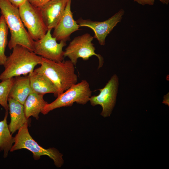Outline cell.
<instances>
[{
	"mask_svg": "<svg viewBox=\"0 0 169 169\" xmlns=\"http://www.w3.org/2000/svg\"><path fill=\"white\" fill-rule=\"evenodd\" d=\"M40 65L34 71L50 80L56 89L57 97L77 83L75 66L69 60L56 62L42 57Z\"/></svg>",
	"mask_w": 169,
	"mask_h": 169,
	"instance_id": "cell-1",
	"label": "cell"
},
{
	"mask_svg": "<svg viewBox=\"0 0 169 169\" xmlns=\"http://www.w3.org/2000/svg\"><path fill=\"white\" fill-rule=\"evenodd\" d=\"M8 111H6L3 120L0 121V150L3 151V157H7L14 142L7 122Z\"/></svg>",
	"mask_w": 169,
	"mask_h": 169,
	"instance_id": "cell-17",
	"label": "cell"
},
{
	"mask_svg": "<svg viewBox=\"0 0 169 169\" xmlns=\"http://www.w3.org/2000/svg\"><path fill=\"white\" fill-rule=\"evenodd\" d=\"M28 125V123H26L18 130L10 151L26 149L32 153L35 160L39 159L41 156H47L53 160L56 167H61L64 163L63 154L55 148L45 149L40 146L30 135Z\"/></svg>",
	"mask_w": 169,
	"mask_h": 169,
	"instance_id": "cell-4",
	"label": "cell"
},
{
	"mask_svg": "<svg viewBox=\"0 0 169 169\" xmlns=\"http://www.w3.org/2000/svg\"><path fill=\"white\" fill-rule=\"evenodd\" d=\"M125 13L121 9L108 19L103 21H93L82 18L76 22L79 27H85L91 28L94 32V38H96L101 45H105V39L114 28L121 21Z\"/></svg>",
	"mask_w": 169,
	"mask_h": 169,
	"instance_id": "cell-10",
	"label": "cell"
},
{
	"mask_svg": "<svg viewBox=\"0 0 169 169\" xmlns=\"http://www.w3.org/2000/svg\"><path fill=\"white\" fill-rule=\"evenodd\" d=\"M28 75L32 92L44 95L47 93H53L54 96L57 97L55 87L47 77L34 71Z\"/></svg>",
	"mask_w": 169,
	"mask_h": 169,
	"instance_id": "cell-15",
	"label": "cell"
},
{
	"mask_svg": "<svg viewBox=\"0 0 169 169\" xmlns=\"http://www.w3.org/2000/svg\"><path fill=\"white\" fill-rule=\"evenodd\" d=\"M18 9L21 19L32 39L36 41L43 37L48 29L38 8L28 0Z\"/></svg>",
	"mask_w": 169,
	"mask_h": 169,
	"instance_id": "cell-7",
	"label": "cell"
},
{
	"mask_svg": "<svg viewBox=\"0 0 169 169\" xmlns=\"http://www.w3.org/2000/svg\"><path fill=\"white\" fill-rule=\"evenodd\" d=\"M8 102L11 118L8 127L12 134L28 123V119L26 117L23 105L10 97L8 98Z\"/></svg>",
	"mask_w": 169,
	"mask_h": 169,
	"instance_id": "cell-13",
	"label": "cell"
},
{
	"mask_svg": "<svg viewBox=\"0 0 169 169\" xmlns=\"http://www.w3.org/2000/svg\"><path fill=\"white\" fill-rule=\"evenodd\" d=\"M164 4L168 5L169 3V0H158Z\"/></svg>",
	"mask_w": 169,
	"mask_h": 169,
	"instance_id": "cell-23",
	"label": "cell"
},
{
	"mask_svg": "<svg viewBox=\"0 0 169 169\" xmlns=\"http://www.w3.org/2000/svg\"><path fill=\"white\" fill-rule=\"evenodd\" d=\"M92 93L88 82L82 80L59 95L54 101L47 104L41 113L45 115L56 108L72 106L74 102L84 105L89 101Z\"/></svg>",
	"mask_w": 169,
	"mask_h": 169,
	"instance_id": "cell-5",
	"label": "cell"
},
{
	"mask_svg": "<svg viewBox=\"0 0 169 169\" xmlns=\"http://www.w3.org/2000/svg\"><path fill=\"white\" fill-rule=\"evenodd\" d=\"M14 78V83L8 97L13 98L23 105L28 96L32 92L29 76H18Z\"/></svg>",
	"mask_w": 169,
	"mask_h": 169,
	"instance_id": "cell-14",
	"label": "cell"
},
{
	"mask_svg": "<svg viewBox=\"0 0 169 169\" xmlns=\"http://www.w3.org/2000/svg\"><path fill=\"white\" fill-rule=\"evenodd\" d=\"M51 29H48L41 38L34 41L33 52L41 57L56 62L63 61L64 51L63 48L66 42L61 41L58 43L51 34Z\"/></svg>",
	"mask_w": 169,
	"mask_h": 169,
	"instance_id": "cell-8",
	"label": "cell"
},
{
	"mask_svg": "<svg viewBox=\"0 0 169 169\" xmlns=\"http://www.w3.org/2000/svg\"><path fill=\"white\" fill-rule=\"evenodd\" d=\"M42 57L20 45L13 49L12 53L7 57L3 65L4 70L0 74V80L26 75L33 73L35 67L40 64Z\"/></svg>",
	"mask_w": 169,
	"mask_h": 169,
	"instance_id": "cell-2",
	"label": "cell"
},
{
	"mask_svg": "<svg viewBox=\"0 0 169 169\" xmlns=\"http://www.w3.org/2000/svg\"><path fill=\"white\" fill-rule=\"evenodd\" d=\"M94 38L89 33L75 37L66 48L64 57H68L75 66L79 58L87 60L91 56H95L99 60V69L102 66L104 60L100 55L95 52V48L92 43Z\"/></svg>",
	"mask_w": 169,
	"mask_h": 169,
	"instance_id": "cell-6",
	"label": "cell"
},
{
	"mask_svg": "<svg viewBox=\"0 0 169 169\" xmlns=\"http://www.w3.org/2000/svg\"><path fill=\"white\" fill-rule=\"evenodd\" d=\"M13 6L16 8L18 7L28 0H8Z\"/></svg>",
	"mask_w": 169,
	"mask_h": 169,
	"instance_id": "cell-22",
	"label": "cell"
},
{
	"mask_svg": "<svg viewBox=\"0 0 169 169\" xmlns=\"http://www.w3.org/2000/svg\"><path fill=\"white\" fill-rule=\"evenodd\" d=\"M72 0H68L64 12L59 22L54 28L52 36L57 41L66 42L74 32L80 27L73 18L71 8Z\"/></svg>",
	"mask_w": 169,
	"mask_h": 169,
	"instance_id": "cell-11",
	"label": "cell"
},
{
	"mask_svg": "<svg viewBox=\"0 0 169 169\" xmlns=\"http://www.w3.org/2000/svg\"><path fill=\"white\" fill-rule=\"evenodd\" d=\"M0 9L11 36L8 44L10 49L17 45L22 46L33 52L34 41L30 37L20 18L18 8L8 0H0Z\"/></svg>",
	"mask_w": 169,
	"mask_h": 169,
	"instance_id": "cell-3",
	"label": "cell"
},
{
	"mask_svg": "<svg viewBox=\"0 0 169 169\" xmlns=\"http://www.w3.org/2000/svg\"><path fill=\"white\" fill-rule=\"evenodd\" d=\"M44 95L32 92L28 96L23 107L26 117L28 119L33 116L37 120L39 118V115L48 102L43 98Z\"/></svg>",
	"mask_w": 169,
	"mask_h": 169,
	"instance_id": "cell-16",
	"label": "cell"
},
{
	"mask_svg": "<svg viewBox=\"0 0 169 169\" xmlns=\"http://www.w3.org/2000/svg\"><path fill=\"white\" fill-rule=\"evenodd\" d=\"M8 28L2 15L0 17V65H3L7 59L5 50L8 44Z\"/></svg>",
	"mask_w": 169,
	"mask_h": 169,
	"instance_id": "cell-18",
	"label": "cell"
},
{
	"mask_svg": "<svg viewBox=\"0 0 169 169\" xmlns=\"http://www.w3.org/2000/svg\"><path fill=\"white\" fill-rule=\"evenodd\" d=\"M118 86V79L116 74L113 75L105 86L99 89V94L91 96L89 101L92 106L100 105L102 110L101 115L104 117L110 116L114 107Z\"/></svg>",
	"mask_w": 169,
	"mask_h": 169,
	"instance_id": "cell-9",
	"label": "cell"
},
{
	"mask_svg": "<svg viewBox=\"0 0 169 169\" xmlns=\"http://www.w3.org/2000/svg\"><path fill=\"white\" fill-rule=\"evenodd\" d=\"M14 80V78L13 77L2 81L0 83V105L6 111H8L9 110L8 99Z\"/></svg>",
	"mask_w": 169,
	"mask_h": 169,
	"instance_id": "cell-19",
	"label": "cell"
},
{
	"mask_svg": "<svg viewBox=\"0 0 169 169\" xmlns=\"http://www.w3.org/2000/svg\"><path fill=\"white\" fill-rule=\"evenodd\" d=\"M135 2L142 5H153L155 0H133Z\"/></svg>",
	"mask_w": 169,
	"mask_h": 169,
	"instance_id": "cell-21",
	"label": "cell"
},
{
	"mask_svg": "<svg viewBox=\"0 0 169 169\" xmlns=\"http://www.w3.org/2000/svg\"><path fill=\"white\" fill-rule=\"evenodd\" d=\"M68 0H52L38 7L48 29L54 28L60 19Z\"/></svg>",
	"mask_w": 169,
	"mask_h": 169,
	"instance_id": "cell-12",
	"label": "cell"
},
{
	"mask_svg": "<svg viewBox=\"0 0 169 169\" xmlns=\"http://www.w3.org/2000/svg\"><path fill=\"white\" fill-rule=\"evenodd\" d=\"M52 0H28L29 3L36 7H39Z\"/></svg>",
	"mask_w": 169,
	"mask_h": 169,
	"instance_id": "cell-20",
	"label": "cell"
}]
</instances>
